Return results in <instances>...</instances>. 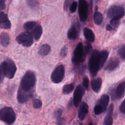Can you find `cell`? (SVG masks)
I'll return each instance as SVG.
<instances>
[{"mask_svg": "<svg viewBox=\"0 0 125 125\" xmlns=\"http://www.w3.org/2000/svg\"><path fill=\"white\" fill-rule=\"evenodd\" d=\"M108 54L109 52L107 50L99 51L94 50L92 52L88 62V69L93 77L95 76L98 72L103 67Z\"/></svg>", "mask_w": 125, "mask_h": 125, "instance_id": "obj_1", "label": "cell"}, {"mask_svg": "<svg viewBox=\"0 0 125 125\" xmlns=\"http://www.w3.org/2000/svg\"><path fill=\"white\" fill-rule=\"evenodd\" d=\"M35 83V74L31 71H27L21 80L20 88L25 91L29 92L34 87Z\"/></svg>", "mask_w": 125, "mask_h": 125, "instance_id": "obj_2", "label": "cell"}, {"mask_svg": "<svg viewBox=\"0 0 125 125\" xmlns=\"http://www.w3.org/2000/svg\"><path fill=\"white\" fill-rule=\"evenodd\" d=\"M4 77L8 79H12L14 77L17 70L16 66L13 61L7 59L0 64Z\"/></svg>", "mask_w": 125, "mask_h": 125, "instance_id": "obj_3", "label": "cell"}, {"mask_svg": "<svg viewBox=\"0 0 125 125\" xmlns=\"http://www.w3.org/2000/svg\"><path fill=\"white\" fill-rule=\"evenodd\" d=\"M15 120L16 114L12 108L6 106L0 110V120L7 125H11Z\"/></svg>", "mask_w": 125, "mask_h": 125, "instance_id": "obj_4", "label": "cell"}, {"mask_svg": "<svg viewBox=\"0 0 125 125\" xmlns=\"http://www.w3.org/2000/svg\"><path fill=\"white\" fill-rule=\"evenodd\" d=\"M125 15V8L120 5H112L107 11V16L111 19H119L124 17Z\"/></svg>", "mask_w": 125, "mask_h": 125, "instance_id": "obj_5", "label": "cell"}, {"mask_svg": "<svg viewBox=\"0 0 125 125\" xmlns=\"http://www.w3.org/2000/svg\"><path fill=\"white\" fill-rule=\"evenodd\" d=\"M16 41L18 43L24 46L29 47L33 43V37L30 32L26 31L21 33L17 36Z\"/></svg>", "mask_w": 125, "mask_h": 125, "instance_id": "obj_6", "label": "cell"}, {"mask_svg": "<svg viewBox=\"0 0 125 125\" xmlns=\"http://www.w3.org/2000/svg\"><path fill=\"white\" fill-rule=\"evenodd\" d=\"M64 72V67L62 65L57 66L51 74V79L52 81L55 83H61L63 79Z\"/></svg>", "mask_w": 125, "mask_h": 125, "instance_id": "obj_7", "label": "cell"}, {"mask_svg": "<svg viewBox=\"0 0 125 125\" xmlns=\"http://www.w3.org/2000/svg\"><path fill=\"white\" fill-rule=\"evenodd\" d=\"M83 43L81 42H80L77 45L74 50L72 58V62L73 64L76 65L80 62H82V58L83 54Z\"/></svg>", "mask_w": 125, "mask_h": 125, "instance_id": "obj_8", "label": "cell"}, {"mask_svg": "<svg viewBox=\"0 0 125 125\" xmlns=\"http://www.w3.org/2000/svg\"><path fill=\"white\" fill-rule=\"evenodd\" d=\"M78 12L80 20L85 21L88 16V5L85 0H79Z\"/></svg>", "mask_w": 125, "mask_h": 125, "instance_id": "obj_9", "label": "cell"}, {"mask_svg": "<svg viewBox=\"0 0 125 125\" xmlns=\"http://www.w3.org/2000/svg\"><path fill=\"white\" fill-rule=\"evenodd\" d=\"M84 93L83 87L79 84L76 87L73 94V103L76 107H77L81 102L82 97Z\"/></svg>", "mask_w": 125, "mask_h": 125, "instance_id": "obj_10", "label": "cell"}, {"mask_svg": "<svg viewBox=\"0 0 125 125\" xmlns=\"http://www.w3.org/2000/svg\"><path fill=\"white\" fill-rule=\"evenodd\" d=\"M80 30V25L79 22H76L72 25L68 31L67 37L70 40L76 39L79 35Z\"/></svg>", "mask_w": 125, "mask_h": 125, "instance_id": "obj_11", "label": "cell"}, {"mask_svg": "<svg viewBox=\"0 0 125 125\" xmlns=\"http://www.w3.org/2000/svg\"><path fill=\"white\" fill-rule=\"evenodd\" d=\"M11 23L7 15L3 12H0V28L8 29L11 28Z\"/></svg>", "mask_w": 125, "mask_h": 125, "instance_id": "obj_12", "label": "cell"}, {"mask_svg": "<svg viewBox=\"0 0 125 125\" xmlns=\"http://www.w3.org/2000/svg\"><path fill=\"white\" fill-rule=\"evenodd\" d=\"M31 93L30 91L26 92L20 88L18 90L17 95V99L18 102L21 104H24L26 103L31 97Z\"/></svg>", "mask_w": 125, "mask_h": 125, "instance_id": "obj_13", "label": "cell"}, {"mask_svg": "<svg viewBox=\"0 0 125 125\" xmlns=\"http://www.w3.org/2000/svg\"><path fill=\"white\" fill-rule=\"evenodd\" d=\"M88 112V106L87 104L83 102L80 105L79 111H78V118L81 121H83L85 118L86 115Z\"/></svg>", "mask_w": 125, "mask_h": 125, "instance_id": "obj_14", "label": "cell"}, {"mask_svg": "<svg viewBox=\"0 0 125 125\" xmlns=\"http://www.w3.org/2000/svg\"><path fill=\"white\" fill-rule=\"evenodd\" d=\"M114 109V105L113 104H111L108 108L107 113L104 117V125H111L113 124V119L112 117V113Z\"/></svg>", "mask_w": 125, "mask_h": 125, "instance_id": "obj_15", "label": "cell"}, {"mask_svg": "<svg viewBox=\"0 0 125 125\" xmlns=\"http://www.w3.org/2000/svg\"><path fill=\"white\" fill-rule=\"evenodd\" d=\"M30 32L33 37H34V39L36 40H39L42 34V29L41 25L38 24V23L32 28V29L29 32Z\"/></svg>", "mask_w": 125, "mask_h": 125, "instance_id": "obj_16", "label": "cell"}, {"mask_svg": "<svg viewBox=\"0 0 125 125\" xmlns=\"http://www.w3.org/2000/svg\"><path fill=\"white\" fill-rule=\"evenodd\" d=\"M125 82L124 81L121 83L117 86L115 91V98L117 99L122 98L125 94Z\"/></svg>", "mask_w": 125, "mask_h": 125, "instance_id": "obj_17", "label": "cell"}, {"mask_svg": "<svg viewBox=\"0 0 125 125\" xmlns=\"http://www.w3.org/2000/svg\"><path fill=\"white\" fill-rule=\"evenodd\" d=\"M102 84V80L101 78L94 79L91 82V85L92 90L96 93H98L101 89Z\"/></svg>", "mask_w": 125, "mask_h": 125, "instance_id": "obj_18", "label": "cell"}, {"mask_svg": "<svg viewBox=\"0 0 125 125\" xmlns=\"http://www.w3.org/2000/svg\"><path fill=\"white\" fill-rule=\"evenodd\" d=\"M119 64V61L117 58H111L107 63L105 69L109 71H113L118 66Z\"/></svg>", "mask_w": 125, "mask_h": 125, "instance_id": "obj_19", "label": "cell"}, {"mask_svg": "<svg viewBox=\"0 0 125 125\" xmlns=\"http://www.w3.org/2000/svg\"><path fill=\"white\" fill-rule=\"evenodd\" d=\"M109 101V96L106 94H104L102 95V96L101 97V98L98 104L102 107L104 111L106 109V107L108 104Z\"/></svg>", "mask_w": 125, "mask_h": 125, "instance_id": "obj_20", "label": "cell"}, {"mask_svg": "<svg viewBox=\"0 0 125 125\" xmlns=\"http://www.w3.org/2000/svg\"><path fill=\"white\" fill-rule=\"evenodd\" d=\"M83 35L85 38L90 42H92L94 41L95 36L90 29L87 27H85L83 29Z\"/></svg>", "mask_w": 125, "mask_h": 125, "instance_id": "obj_21", "label": "cell"}, {"mask_svg": "<svg viewBox=\"0 0 125 125\" xmlns=\"http://www.w3.org/2000/svg\"><path fill=\"white\" fill-rule=\"evenodd\" d=\"M51 51L50 45L47 44H44L42 45L38 51V53L42 56L48 55Z\"/></svg>", "mask_w": 125, "mask_h": 125, "instance_id": "obj_22", "label": "cell"}, {"mask_svg": "<svg viewBox=\"0 0 125 125\" xmlns=\"http://www.w3.org/2000/svg\"><path fill=\"white\" fill-rule=\"evenodd\" d=\"M0 42L3 46H7L10 42V37L6 33H2L0 34Z\"/></svg>", "mask_w": 125, "mask_h": 125, "instance_id": "obj_23", "label": "cell"}, {"mask_svg": "<svg viewBox=\"0 0 125 125\" xmlns=\"http://www.w3.org/2000/svg\"><path fill=\"white\" fill-rule=\"evenodd\" d=\"M103 15L100 12L98 11H96L94 13L93 15V20L95 24L97 25L100 24L103 21Z\"/></svg>", "mask_w": 125, "mask_h": 125, "instance_id": "obj_24", "label": "cell"}, {"mask_svg": "<svg viewBox=\"0 0 125 125\" xmlns=\"http://www.w3.org/2000/svg\"><path fill=\"white\" fill-rule=\"evenodd\" d=\"M91 49V45L89 43H87V44L85 45L83 47V56L82 58V62H83L85 61V58L87 55L88 54Z\"/></svg>", "mask_w": 125, "mask_h": 125, "instance_id": "obj_25", "label": "cell"}, {"mask_svg": "<svg viewBox=\"0 0 125 125\" xmlns=\"http://www.w3.org/2000/svg\"><path fill=\"white\" fill-rule=\"evenodd\" d=\"M74 89V85L73 83L65 84L62 88V92L64 94H68L72 92Z\"/></svg>", "mask_w": 125, "mask_h": 125, "instance_id": "obj_26", "label": "cell"}, {"mask_svg": "<svg viewBox=\"0 0 125 125\" xmlns=\"http://www.w3.org/2000/svg\"><path fill=\"white\" fill-rule=\"evenodd\" d=\"M37 23V22L35 21H27L26 23H24L23 25V28L24 29L28 32H30V30L32 29V28Z\"/></svg>", "mask_w": 125, "mask_h": 125, "instance_id": "obj_27", "label": "cell"}, {"mask_svg": "<svg viewBox=\"0 0 125 125\" xmlns=\"http://www.w3.org/2000/svg\"><path fill=\"white\" fill-rule=\"evenodd\" d=\"M125 44H123L120 48L118 52L119 55L120 56L121 58L123 60L125 59Z\"/></svg>", "mask_w": 125, "mask_h": 125, "instance_id": "obj_28", "label": "cell"}, {"mask_svg": "<svg viewBox=\"0 0 125 125\" xmlns=\"http://www.w3.org/2000/svg\"><path fill=\"white\" fill-rule=\"evenodd\" d=\"M42 105V101L38 99H35L33 101V106L34 108H39Z\"/></svg>", "mask_w": 125, "mask_h": 125, "instance_id": "obj_29", "label": "cell"}, {"mask_svg": "<svg viewBox=\"0 0 125 125\" xmlns=\"http://www.w3.org/2000/svg\"><path fill=\"white\" fill-rule=\"evenodd\" d=\"M94 111L96 115H99L101 113L104 112L103 108H102V107L100 105H99L98 104H96L95 105V106L94 107Z\"/></svg>", "mask_w": 125, "mask_h": 125, "instance_id": "obj_30", "label": "cell"}, {"mask_svg": "<svg viewBox=\"0 0 125 125\" xmlns=\"http://www.w3.org/2000/svg\"><path fill=\"white\" fill-rule=\"evenodd\" d=\"M89 79L88 78L87 76H85L83 81V85L84 88L86 90H87L88 88L89 87Z\"/></svg>", "mask_w": 125, "mask_h": 125, "instance_id": "obj_31", "label": "cell"}, {"mask_svg": "<svg viewBox=\"0 0 125 125\" xmlns=\"http://www.w3.org/2000/svg\"><path fill=\"white\" fill-rule=\"evenodd\" d=\"M120 22L119 19H112V20L110 21V25L113 27V28L116 27Z\"/></svg>", "mask_w": 125, "mask_h": 125, "instance_id": "obj_32", "label": "cell"}, {"mask_svg": "<svg viewBox=\"0 0 125 125\" xmlns=\"http://www.w3.org/2000/svg\"><path fill=\"white\" fill-rule=\"evenodd\" d=\"M68 53V48L66 46L63 47L60 52V56L62 58H64L67 54Z\"/></svg>", "mask_w": 125, "mask_h": 125, "instance_id": "obj_33", "label": "cell"}, {"mask_svg": "<svg viewBox=\"0 0 125 125\" xmlns=\"http://www.w3.org/2000/svg\"><path fill=\"white\" fill-rule=\"evenodd\" d=\"M77 5H78V3L76 1H73L70 7V11L71 13H74L76 11L77 9Z\"/></svg>", "mask_w": 125, "mask_h": 125, "instance_id": "obj_34", "label": "cell"}, {"mask_svg": "<svg viewBox=\"0 0 125 125\" xmlns=\"http://www.w3.org/2000/svg\"><path fill=\"white\" fill-rule=\"evenodd\" d=\"M62 109H58V110H57L54 112V118L57 120L59 119L62 115Z\"/></svg>", "mask_w": 125, "mask_h": 125, "instance_id": "obj_35", "label": "cell"}, {"mask_svg": "<svg viewBox=\"0 0 125 125\" xmlns=\"http://www.w3.org/2000/svg\"><path fill=\"white\" fill-rule=\"evenodd\" d=\"M27 2L28 5L32 7L36 6L38 3L37 0H27Z\"/></svg>", "mask_w": 125, "mask_h": 125, "instance_id": "obj_36", "label": "cell"}, {"mask_svg": "<svg viewBox=\"0 0 125 125\" xmlns=\"http://www.w3.org/2000/svg\"><path fill=\"white\" fill-rule=\"evenodd\" d=\"M125 100H124L122 103H121V105H120V111L123 113V114H125Z\"/></svg>", "mask_w": 125, "mask_h": 125, "instance_id": "obj_37", "label": "cell"}, {"mask_svg": "<svg viewBox=\"0 0 125 125\" xmlns=\"http://www.w3.org/2000/svg\"><path fill=\"white\" fill-rule=\"evenodd\" d=\"M5 8V0H0V12Z\"/></svg>", "mask_w": 125, "mask_h": 125, "instance_id": "obj_38", "label": "cell"}, {"mask_svg": "<svg viewBox=\"0 0 125 125\" xmlns=\"http://www.w3.org/2000/svg\"><path fill=\"white\" fill-rule=\"evenodd\" d=\"M70 0H65L64 4V6H63V8L65 11H66L67 10L68 7L70 4Z\"/></svg>", "mask_w": 125, "mask_h": 125, "instance_id": "obj_39", "label": "cell"}, {"mask_svg": "<svg viewBox=\"0 0 125 125\" xmlns=\"http://www.w3.org/2000/svg\"><path fill=\"white\" fill-rule=\"evenodd\" d=\"M4 77V74H3V72H2V70L1 69V66H0V83L3 81Z\"/></svg>", "mask_w": 125, "mask_h": 125, "instance_id": "obj_40", "label": "cell"}, {"mask_svg": "<svg viewBox=\"0 0 125 125\" xmlns=\"http://www.w3.org/2000/svg\"><path fill=\"white\" fill-rule=\"evenodd\" d=\"M65 122V120L63 118H61L58 119V124L59 125H62L64 124Z\"/></svg>", "mask_w": 125, "mask_h": 125, "instance_id": "obj_41", "label": "cell"}, {"mask_svg": "<svg viewBox=\"0 0 125 125\" xmlns=\"http://www.w3.org/2000/svg\"><path fill=\"white\" fill-rule=\"evenodd\" d=\"M106 30H108V31H111V30H112L113 29V27H112L110 24H107V25H106Z\"/></svg>", "mask_w": 125, "mask_h": 125, "instance_id": "obj_42", "label": "cell"}]
</instances>
